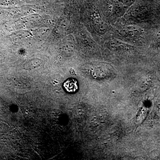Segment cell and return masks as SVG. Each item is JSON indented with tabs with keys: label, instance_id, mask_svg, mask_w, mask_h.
<instances>
[{
	"label": "cell",
	"instance_id": "1",
	"mask_svg": "<svg viewBox=\"0 0 160 160\" xmlns=\"http://www.w3.org/2000/svg\"><path fill=\"white\" fill-rule=\"evenodd\" d=\"M63 87L67 92L73 93L78 89L77 81L75 79L69 78L63 83Z\"/></svg>",
	"mask_w": 160,
	"mask_h": 160
}]
</instances>
